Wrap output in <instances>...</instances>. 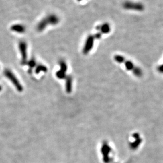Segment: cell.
Returning a JSON list of instances; mask_svg holds the SVG:
<instances>
[{"label":"cell","instance_id":"cell-1","mask_svg":"<svg viewBox=\"0 0 163 163\" xmlns=\"http://www.w3.org/2000/svg\"><path fill=\"white\" fill-rule=\"evenodd\" d=\"M114 59L118 63H123L125 65L127 70L133 72V74L137 77H140L142 75V71L140 69L135 66L132 61L127 60L123 56L119 55H116L114 56Z\"/></svg>","mask_w":163,"mask_h":163},{"label":"cell","instance_id":"cell-2","mask_svg":"<svg viewBox=\"0 0 163 163\" xmlns=\"http://www.w3.org/2000/svg\"><path fill=\"white\" fill-rule=\"evenodd\" d=\"M123 7L127 10L135 11L137 12H142L145 9L143 4L131 1H125L123 3Z\"/></svg>","mask_w":163,"mask_h":163},{"label":"cell","instance_id":"cell-3","mask_svg":"<svg viewBox=\"0 0 163 163\" xmlns=\"http://www.w3.org/2000/svg\"><path fill=\"white\" fill-rule=\"evenodd\" d=\"M4 74L7 78L10 80L11 82L13 83V84L15 86V87L16 88L17 90L19 92H22V91L23 90L22 86L20 83V82L19 81V80L17 79L16 76L14 75V74L12 71L9 69H7L4 71Z\"/></svg>","mask_w":163,"mask_h":163},{"label":"cell","instance_id":"cell-4","mask_svg":"<svg viewBox=\"0 0 163 163\" xmlns=\"http://www.w3.org/2000/svg\"><path fill=\"white\" fill-rule=\"evenodd\" d=\"M95 40V38L94 37L93 34H90L87 37L83 49V54H88L91 51L94 45Z\"/></svg>","mask_w":163,"mask_h":163},{"label":"cell","instance_id":"cell-5","mask_svg":"<svg viewBox=\"0 0 163 163\" xmlns=\"http://www.w3.org/2000/svg\"><path fill=\"white\" fill-rule=\"evenodd\" d=\"M19 48L20 50L22 60L21 64L24 65L27 64V44L25 41L22 40L19 43Z\"/></svg>","mask_w":163,"mask_h":163},{"label":"cell","instance_id":"cell-6","mask_svg":"<svg viewBox=\"0 0 163 163\" xmlns=\"http://www.w3.org/2000/svg\"><path fill=\"white\" fill-rule=\"evenodd\" d=\"M96 30L102 34H109L111 30L110 24L108 22H104L99 24L96 27Z\"/></svg>","mask_w":163,"mask_h":163},{"label":"cell","instance_id":"cell-7","mask_svg":"<svg viewBox=\"0 0 163 163\" xmlns=\"http://www.w3.org/2000/svg\"><path fill=\"white\" fill-rule=\"evenodd\" d=\"M46 18L47 19L48 24L50 25H56L59 24L60 21L59 18L58 17L57 15L54 14H50Z\"/></svg>","mask_w":163,"mask_h":163},{"label":"cell","instance_id":"cell-8","mask_svg":"<svg viewBox=\"0 0 163 163\" xmlns=\"http://www.w3.org/2000/svg\"><path fill=\"white\" fill-rule=\"evenodd\" d=\"M10 29L12 31L19 34L24 33L26 30L25 26H24L23 25L21 24H14L11 27Z\"/></svg>","mask_w":163,"mask_h":163},{"label":"cell","instance_id":"cell-9","mask_svg":"<svg viewBox=\"0 0 163 163\" xmlns=\"http://www.w3.org/2000/svg\"><path fill=\"white\" fill-rule=\"evenodd\" d=\"M48 22L47 21L46 18H44L38 23L37 26V30L38 32H42L44 30L48 25Z\"/></svg>","mask_w":163,"mask_h":163},{"label":"cell","instance_id":"cell-10","mask_svg":"<svg viewBox=\"0 0 163 163\" xmlns=\"http://www.w3.org/2000/svg\"><path fill=\"white\" fill-rule=\"evenodd\" d=\"M66 90L68 93H70L72 92V78L70 76H67L66 78Z\"/></svg>","mask_w":163,"mask_h":163},{"label":"cell","instance_id":"cell-11","mask_svg":"<svg viewBox=\"0 0 163 163\" xmlns=\"http://www.w3.org/2000/svg\"><path fill=\"white\" fill-rule=\"evenodd\" d=\"M47 71H48V69H47V67L46 66H44L43 65L39 64L37 65L35 71H36V73L37 74H38L39 73H40L41 71L47 72Z\"/></svg>","mask_w":163,"mask_h":163},{"label":"cell","instance_id":"cell-12","mask_svg":"<svg viewBox=\"0 0 163 163\" xmlns=\"http://www.w3.org/2000/svg\"><path fill=\"white\" fill-rule=\"evenodd\" d=\"M59 65L60 66V70L66 73L67 71V65L66 63L63 60H61L59 61Z\"/></svg>","mask_w":163,"mask_h":163},{"label":"cell","instance_id":"cell-13","mask_svg":"<svg viewBox=\"0 0 163 163\" xmlns=\"http://www.w3.org/2000/svg\"><path fill=\"white\" fill-rule=\"evenodd\" d=\"M56 76L57 77V78H59V79H64V78H66V73L63 72V71H57L56 72Z\"/></svg>","mask_w":163,"mask_h":163},{"label":"cell","instance_id":"cell-14","mask_svg":"<svg viewBox=\"0 0 163 163\" xmlns=\"http://www.w3.org/2000/svg\"><path fill=\"white\" fill-rule=\"evenodd\" d=\"M27 64L28 65L29 67H30V69L34 68L36 65V61L35 58L32 57L28 61V62H27Z\"/></svg>","mask_w":163,"mask_h":163},{"label":"cell","instance_id":"cell-15","mask_svg":"<svg viewBox=\"0 0 163 163\" xmlns=\"http://www.w3.org/2000/svg\"><path fill=\"white\" fill-rule=\"evenodd\" d=\"M158 71L160 72V73H163V64L162 65H160V66L158 67Z\"/></svg>","mask_w":163,"mask_h":163},{"label":"cell","instance_id":"cell-16","mask_svg":"<svg viewBox=\"0 0 163 163\" xmlns=\"http://www.w3.org/2000/svg\"><path fill=\"white\" fill-rule=\"evenodd\" d=\"M2 87L0 85V92L2 91Z\"/></svg>","mask_w":163,"mask_h":163},{"label":"cell","instance_id":"cell-17","mask_svg":"<svg viewBox=\"0 0 163 163\" xmlns=\"http://www.w3.org/2000/svg\"><path fill=\"white\" fill-rule=\"evenodd\" d=\"M78 1H79V2H81V1H85V0H77Z\"/></svg>","mask_w":163,"mask_h":163}]
</instances>
